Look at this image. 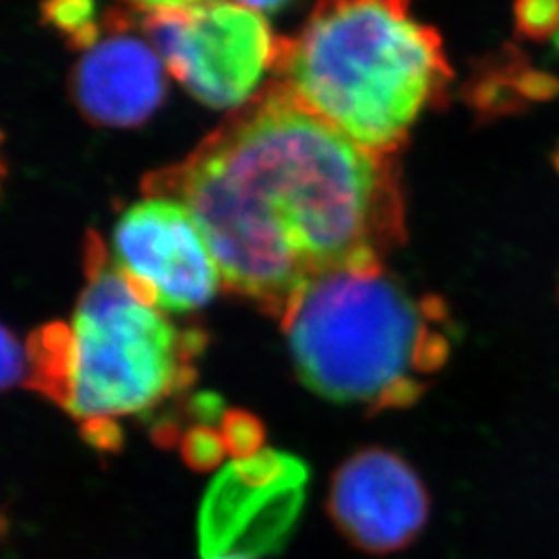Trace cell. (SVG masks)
<instances>
[{
  "label": "cell",
  "mask_w": 559,
  "mask_h": 559,
  "mask_svg": "<svg viewBox=\"0 0 559 559\" xmlns=\"http://www.w3.org/2000/svg\"><path fill=\"white\" fill-rule=\"evenodd\" d=\"M305 487L307 468L288 454L265 450L233 460L201 503V558L278 554L299 520Z\"/></svg>",
  "instance_id": "cell-7"
},
{
  "label": "cell",
  "mask_w": 559,
  "mask_h": 559,
  "mask_svg": "<svg viewBox=\"0 0 559 559\" xmlns=\"http://www.w3.org/2000/svg\"><path fill=\"white\" fill-rule=\"evenodd\" d=\"M133 11L141 15H152V13H168V11H179L193 7L203 0H124Z\"/></svg>",
  "instance_id": "cell-11"
},
{
  "label": "cell",
  "mask_w": 559,
  "mask_h": 559,
  "mask_svg": "<svg viewBox=\"0 0 559 559\" xmlns=\"http://www.w3.org/2000/svg\"><path fill=\"white\" fill-rule=\"evenodd\" d=\"M2 385L7 390L29 380V350L7 328L2 332Z\"/></svg>",
  "instance_id": "cell-10"
},
{
  "label": "cell",
  "mask_w": 559,
  "mask_h": 559,
  "mask_svg": "<svg viewBox=\"0 0 559 559\" xmlns=\"http://www.w3.org/2000/svg\"><path fill=\"white\" fill-rule=\"evenodd\" d=\"M280 320L307 388L380 411L417 402L452 348L445 305L415 295L383 263L313 280Z\"/></svg>",
  "instance_id": "cell-4"
},
{
  "label": "cell",
  "mask_w": 559,
  "mask_h": 559,
  "mask_svg": "<svg viewBox=\"0 0 559 559\" xmlns=\"http://www.w3.org/2000/svg\"><path fill=\"white\" fill-rule=\"evenodd\" d=\"M110 260L141 297L164 313L205 307L221 290V265L185 203L145 193L112 230Z\"/></svg>",
  "instance_id": "cell-6"
},
{
  "label": "cell",
  "mask_w": 559,
  "mask_h": 559,
  "mask_svg": "<svg viewBox=\"0 0 559 559\" xmlns=\"http://www.w3.org/2000/svg\"><path fill=\"white\" fill-rule=\"evenodd\" d=\"M454 78L413 0H316L272 80L348 140L394 156Z\"/></svg>",
  "instance_id": "cell-2"
},
{
  "label": "cell",
  "mask_w": 559,
  "mask_h": 559,
  "mask_svg": "<svg viewBox=\"0 0 559 559\" xmlns=\"http://www.w3.org/2000/svg\"><path fill=\"white\" fill-rule=\"evenodd\" d=\"M235 2H240L249 9H255L260 13H272V11L280 9L282 4H286V0H235Z\"/></svg>",
  "instance_id": "cell-12"
},
{
  "label": "cell",
  "mask_w": 559,
  "mask_h": 559,
  "mask_svg": "<svg viewBox=\"0 0 559 559\" xmlns=\"http://www.w3.org/2000/svg\"><path fill=\"white\" fill-rule=\"evenodd\" d=\"M168 69L147 36L110 17L100 38L81 48L69 78L71 98L94 124L140 127L152 119L168 92Z\"/></svg>",
  "instance_id": "cell-9"
},
{
  "label": "cell",
  "mask_w": 559,
  "mask_h": 559,
  "mask_svg": "<svg viewBox=\"0 0 559 559\" xmlns=\"http://www.w3.org/2000/svg\"><path fill=\"white\" fill-rule=\"evenodd\" d=\"M429 493L399 454L367 448L346 460L330 487L328 510L344 539L371 556L406 549L429 520Z\"/></svg>",
  "instance_id": "cell-8"
},
{
  "label": "cell",
  "mask_w": 559,
  "mask_h": 559,
  "mask_svg": "<svg viewBox=\"0 0 559 559\" xmlns=\"http://www.w3.org/2000/svg\"><path fill=\"white\" fill-rule=\"evenodd\" d=\"M203 342L141 297L92 239L71 320L27 344L29 383L81 423L87 440L115 448L120 420L154 413L193 383Z\"/></svg>",
  "instance_id": "cell-3"
},
{
  "label": "cell",
  "mask_w": 559,
  "mask_h": 559,
  "mask_svg": "<svg viewBox=\"0 0 559 559\" xmlns=\"http://www.w3.org/2000/svg\"><path fill=\"white\" fill-rule=\"evenodd\" d=\"M551 41H554V48L558 50L559 55V27L558 29H556V32H554V36H551Z\"/></svg>",
  "instance_id": "cell-13"
},
{
  "label": "cell",
  "mask_w": 559,
  "mask_h": 559,
  "mask_svg": "<svg viewBox=\"0 0 559 559\" xmlns=\"http://www.w3.org/2000/svg\"><path fill=\"white\" fill-rule=\"evenodd\" d=\"M145 193L187 205L224 286L282 316L313 280L378 265L404 239L394 156L348 140L276 81Z\"/></svg>",
  "instance_id": "cell-1"
},
{
  "label": "cell",
  "mask_w": 559,
  "mask_h": 559,
  "mask_svg": "<svg viewBox=\"0 0 559 559\" xmlns=\"http://www.w3.org/2000/svg\"><path fill=\"white\" fill-rule=\"evenodd\" d=\"M141 23L170 78L210 108L239 110L274 75L282 38L265 13L235 0H203Z\"/></svg>",
  "instance_id": "cell-5"
}]
</instances>
